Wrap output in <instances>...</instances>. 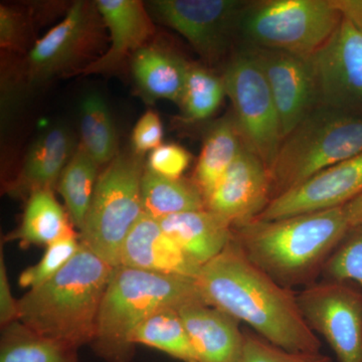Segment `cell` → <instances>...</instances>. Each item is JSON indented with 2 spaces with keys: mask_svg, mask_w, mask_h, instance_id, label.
<instances>
[{
  "mask_svg": "<svg viewBox=\"0 0 362 362\" xmlns=\"http://www.w3.org/2000/svg\"><path fill=\"white\" fill-rule=\"evenodd\" d=\"M243 362H332L321 352H292L276 346L252 331L245 330Z\"/></svg>",
  "mask_w": 362,
  "mask_h": 362,
  "instance_id": "obj_32",
  "label": "cell"
},
{
  "mask_svg": "<svg viewBox=\"0 0 362 362\" xmlns=\"http://www.w3.org/2000/svg\"><path fill=\"white\" fill-rule=\"evenodd\" d=\"M221 78L243 141L270 169L284 136L265 75L249 47L233 56Z\"/></svg>",
  "mask_w": 362,
  "mask_h": 362,
  "instance_id": "obj_8",
  "label": "cell"
},
{
  "mask_svg": "<svg viewBox=\"0 0 362 362\" xmlns=\"http://www.w3.org/2000/svg\"><path fill=\"white\" fill-rule=\"evenodd\" d=\"M322 277L332 282H356L362 288V226L350 228L326 264Z\"/></svg>",
  "mask_w": 362,
  "mask_h": 362,
  "instance_id": "obj_31",
  "label": "cell"
},
{
  "mask_svg": "<svg viewBox=\"0 0 362 362\" xmlns=\"http://www.w3.org/2000/svg\"><path fill=\"white\" fill-rule=\"evenodd\" d=\"M194 303H204L194 280L115 267L90 346L106 362H130L135 354L130 337L143 321L163 309Z\"/></svg>",
  "mask_w": 362,
  "mask_h": 362,
  "instance_id": "obj_4",
  "label": "cell"
},
{
  "mask_svg": "<svg viewBox=\"0 0 362 362\" xmlns=\"http://www.w3.org/2000/svg\"><path fill=\"white\" fill-rule=\"evenodd\" d=\"M244 147L245 143L233 115L223 117L211 126L194 171V182L204 199L213 192Z\"/></svg>",
  "mask_w": 362,
  "mask_h": 362,
  "instance_id": "obj_23",
  "label": "cell"
},
{
  "mask_svg": "<svg viewBox=\"0 0 362 362\" xmlns=\"http://www.w3.org/2000/svg\"><path fill=\"white\" fill-rule=\"evenodd\" d=\"M73 133L65 126L45 131L28 150L20 173L7 183L6 192L14 199H28L40 190H52L75 154Z\"/></svg>",
  "mask_w": 362,
  "mask_h": 362,
  "instance_id": "obj_19",
  "label": "cell"
},
{
  "mask_svg": "<svg viewBox=\"0 0 362 362\" xmlns=\"http://www.w3.org/2000/svg\"><path fill=\"white\" fill-rule=\"evenodd\" d=\"M342 207L233 228V242L272 280L287 289L315 284L350 230Z\"/></svg>",
  "mask_w": 362,
  "mask_h": 362,
  "instance_id": "obj_2",
  "label": "cell"
},
{
  "mask_svg": "<svg viewBox=\"0 0 362 362\" xmlns=\"http://www.w3.org/2000/svg\"><path fill=\"white\" fill-rule=\"evenodd\" d=\"M163 128L160 118L156 112L148 111L138 120L132 134L133 147L136 153L156 149L160 146Z\"/></svg>",
  "mask_w": 362,
  "mask_h": 362,
  "instance_id": "obj_34",
  "label": "cell"
},
{
  "mask_svg": "<svg viewBox=\"0 0 362 362\" xmlns=\"http://www.w3.org/2000/svg\"><path fill=\"white\" fill-rule=\"evenodd\" d=\"M272 201L269 168L246 145L206 199V209L233 228L254 221Z\"/></svg>",
  "mask_w": 362,
  "mask_h": 362,
  "instance_id": "obj_15",
  "label": "cell"
},
{
  "mask_svg": "<svg viewBox=\"0 0 362 362\" xmlns=\"http://www.w3.org/2000/svg\"><path fill=\"white\" fill-rule=\"evenodd\" d=\"M204 303L244 321L267 341L292 352H320L297 294L252 265L232 242L202 267L197 280Z\"/></svg>",
  "mask_w": 362,
  "mask_h": 362,
  "instance_id": "obj_1",
  "label": "cell"
},
{
  "mask_svg": "<svg viewBox=\"0 0 362 362\" xmlns=\"http://www.w3.org/2000/svg\"><path fill=\"white\" fill-rule=\"evenodd\" d=\"M188 65L185 59L157 47H144L133 54L132 73L143 94L180 104Z\"/></svg>",
  "mask_w": 362,
  "mask_h": 362,
  "instance_id": "obj_21",
  "label": "cell"
},
{
  "mask_svg": "<svg viewBox=\"0 0 362 362\" xmlns=\"http://www.w3.org/2000/svg\"><path fill=\"white\" fill-rule=\"evenodd\" d=\"M158 221L164 232L201 267L216 258L233 240V226L206 209Z\"/></svg>",
  "mask_w": 362,
  "mask_h": 362,
  "instance_id": "obj_20",
  "label": "cell"
},
{
  "mask_svg": "<svg viewBox=\"0 0 362 362\" xmlns=\"http://www.w3.org/2000/svg\"><path fill=\"white\" fill-rule=\"evenodd\" d=\"M18 321V300L9 284L4 252H0V325L1 328Z\"/></svg>",
  "mask_w": 362,
  "mask_h": 362,
  "instance_id": "obj_36",
  "label": "cell"
},
{
  "mask_svg": "<svg viewBox=\"0 0 362 362\" xmlns=\"http://www.w3.org/2000/svg\"><path fill=\"white\" fill-rule=\"evenodd\" d=\"M96 6L110 32L111 45L108 51L80 71L83 75L118 70L131 54L145 47L154 33L153 23L139 0H98Z\"/></svg>",
  "mask_w": 362,
  "mask_h": 362,
  "instance_id": "obj_17",
  "label": "cell"
},
{
  "mask_svg": "<svg viewBox=\"0 0 362 362\" xmlns=\"http://www.w3.org/2000/svg\"><path fill=\"white\" fill-rule=\"evenodd\" d=\"M130 342L160 350L177 361L199 362L177 309H163L143 321Z\"/></svg>",
  "mask_w": 362,
  "mask_h": 362,
  "instance_id": "obj_26",
  "label": "cell"
},
{
  "mask_svg": "<svg viewBox=\"0 0 362 362\" xmlns=\"http://www.w3.org/2000/svg\"><path fill=\"white\" fill-rule=\"evenodd\" d=\"M143 214L159 221L206 209V199L194 181L161 176L145 168L141 181Z\"/></svg>",
  "mask_w": 362,
  "mask_h": 362,
  "instance_id": "obj_24",
  "label": "cell"
},
{
  "mask_svg": "<svg viewBox=\"0 0 362 362\" xmlns=\"http://www.w3.org/2000/svg\"><path fill=\"white\" fill-rule=\"evenodd\" d=\"M247 47L265 75L285 139L318 106L310 59L277 49Z\"/></svg>",
  "mask_w": 362,
  "mask_h": 362,
  "instance_id": "obj_14",
  "label": "cell"
},
{
  "mask_svg": "<svg viewBox=\"0 0 362 362\" xmlns=\"http://www.w3.org/2000/svg\"><path fill=\"white\" fill-rule=\"evenodd\" d=\"M26 20L18 11L0 6V45L11 51L21 49L25 40Z\"/></svg>",
  "mask_w": 362,
  "mask_h": 362,
  "instance_id": "obj_35",
  "label": "cell"
},
{
  "mask_svg": "<svg viewBox=\"0 0 362 362\" xmlns=\"http://www.w3.org/2000/svg\"><path fill=\"white\" fill-rule=\"evenodd\" d=\"M297 302L305 321L325 338L338 362H362V293L325 281L304 288Z\"/></svg>",
  "mask_w": 362,
  "mask_h": 362,
  "instance_id": "obj_10",
  "label": "cell"
},
{
  "mask_svg": "<svg viewBox=\"0 0 362 362\" xmlns=\"http://www.w3.org/2000/svg\"><path fill=\"white\" fill-rule=\"evenodd\" d=\"M361 152L362 116L317 106L286 136L269 169L272 201Z\"/></svg>",
  "mask_w": 362,
  "mask_h": 362,
  "instance_id": "obj_5",
  "label": "cell"
},
{
  "mask_svg": "<svg viewBox=\"0 0 362 362\" xmlns=\"http://www.w3.org/2000/svg\"><path fill=\"white\" fill-rule=\"evenodd\" d=\"M178 312L199 362H243L245 334L240 321L206 303L187 305Z\"/></svg>",
  "mask_w": 362,
  "mask_h": 362,
  "instance_id": "obj_18",
  "label": "cell"
},
{
  "mask_svg": "<svg viewBox=\"0 0 362 362\" xmlns=\"http://www.w3.org/2000/svg\"><path fill=\"white\" fill-rule=\"evenodd\" d=\"M78 233L68 213L52 194V190H40L26 202L21 225L9 233L6 240H16L21 247H47L57 240Z\"/></svg>",
  "mask_w": 362,
  "mask_h": 362,
  "instance_id": "obj_22",
  "label": "cell"
},
{
  "mask_svg": "<svg viewBox=\"0 0 362 362\" xmlns=\"http://www.w3.org/2000/svg\"><path fill=\"white\" fill-rule=\"evenodd\" d=\"M350 228L362 226V192L343 206Z\"/></svg>",
  "mask_w": 362,
  "mask_h": 362,
  "instance_id": "obj_37",
  "label": "cell"
},
{
  "mask_svg": "<svg viewBox=\"0 0 362 362\" xmlns=\"http://www.w3.org/2000/svg\"><path fill=\"white\" fill-rule=\"evenodd\" d=\"M0 362H80L78 349L37 334L16 321L2 328Z\"/></svg>",
  "mask_w": 362,
  "mask_h": 362,
  "instance_id": "obj_25",
  "label": "cell"
},
{
  "mask_svg": "<svg viewBox=\"0 0 362 362\" xmlns=\"http://www.w3.org/2000/svg\"><path fill=\"white\" fill-rule=\"evenodd\" d=\"M190 161V154L175 144L160 145L151 152L147 168L157 175L181 178Z\"/></svg>",
  "mask_w": 362,
  "mask_h": 362,
  "instance_id": "obj_33",
  "label": "cell"
},
{
  "mask_svg": "<svg viewBox=\"0 0 362 362\" xmlns=\"http://www.w3.org/2000/svg\"><path fill=\"white\" fill-rule=\"evenodd\" d=\"M81 247L82 244L78 233L63 238L45 247L42 259L21 274L18 285L30 290L44 284L56 276L76 256Z\"/></svg>",
  "mask_w": 362,
  "mask_h": 362,
  "instance_id": "obj_30",
  "label": "cell"
},
{
  "mask_svg": "<svg viewBox=\"0 0 362 362\" xmlns=\"http://www.w3.org/2000/svg\"><path fill=\"white\" fill-rule=\"evenodd\" d=\"M101 14L96 2L77 1L66 16L37 40L25 59L28 82L42 83L58 76H73L90 65L101 40Z\"/></svg>",
  "mask_w": 362,
  "mask_h": 362,
  "instance_id": "obj_9",
  "label": "cell"
},
{
  "mask_svg": "<svg viewBox=\"0 0 362 362\" xmlns=\"http://www.w3.org/2000/svg\"><path fill=\"white\" fill-rule=\"evenodd\" d=\"M317 105L362 116V26L345 18L310 58Z\"/></svg>",
  "mask_w": 362,
  "mask_h": 362,
  "instance_id": "obj_11",
  "label": "cell"
},
{
  "mask_svg": "<svg viewBox=\"0 0 362 362\" xmlns=\"http://www.w3.org/2000/svg\"><path fill=\"white\" fill-rule=\"evenodd\" d=\"M140 157L118 154L98 177L81 244L111 266L120 265L121 251L130 230L143 216Z\"/></svg>",
  "mask_w": 362,
  "mask_h": 362,
  "instance_id": "obj_6",
  "label": "cell"
},
{
  "mask_svg": "<svg viewBox=\"0 0 362 362\" xmlns=\"http://www.w3.org/2000/svg\"><path fill=\"white\" fill-rule=\"evenodd\" d=\"M114 268L82 245L56 276L18 300V321L74 349L92 344Z\"/></svg>",
  "mask_w": 362,
  "mask_h": 362,
  "instance_id": "obj_3",
  "label": "cell"
},
{
  "mask_svg": "<svg viewBox=\"0 0 362 362\" xmlns=\"http://www.w3.org/2000/svg\"><path fill=\"white\" fill-rule=\"evenodd\" d=\"M226 96L223 78L197 65H188L180 106L188 119L201 121L218 110Z\"/></svg>",
  "mask_w": 362,
  "mask_h": 362,
  "instance_id": "obj_29",
  "label": "cell"
},
{
  "mask_svg": "<svg viewBox=\"0 0 362 362\" xmlns=\"http://www.w3.org/2000/svg\"><path fill=\"white\" fill-rule=\"evenodd\" d=\"M362 192V152L279 195L255 220L276 221L344 206Z\"/></svg>",
  "mask_w": 362,
  "mask_h": 362,
  "instance_id": "obj_13",
  "label": "cell"
},
{
  "mask_svg": "<svg viewBox=\"0 0 362 362\" xmlns=\"http://www.w3.org/2000/svg\"><path fill=\"white\" fill-rule=\"evenodd\" d=\"M119 266L194 281L202 269L164 232L158 221L145 214L126 238Z\"/></svg>",
  "mask_w": 362,
  "mask_h": 362,
  "instance_id": "obj_16",
  "label": "cell"
},
{
  "mask_svg": "<svg viewBox=\"0 0 362 362\" xmlns=\"http://www.w3.org/2000/svg\"><path fill=\"white\" fill-rule=\"evenodd\" d=\"M249 2L238 0H157L150 2L158 20L180 33L207 62L225 54Z\"/></svg>",
  "mask_w": 362,
  "mask_h": 362,
  "instance_id": "obj_12",
  "label": "cell"
},
{
  "mask_svg": "<svg viewBox=\"0 0 362 362\" xmlns=\"http://www.w3.org/2000/svg\"><path fill=\"white\" fill-rule=\"evenodd\" d=\"M81 109V146L99 165L110 163L117 156L116 131L103 98L88 95Z\"/></svg>",
  "mask_w": 362,
  "mask_h": 362,
  "instance_id": "obj_28",
  "label": "cell"
},
{
  "mask_svg": "<svg viewBox=\"0 0 362 362\" xmlns=\"http://www.w3.org/2000/svg\"><path fill=\"white\" fill-rule=\"evenodd\" d=\"M99 164L78 145L75 154L66 164L59 177V194L65 202L66 213L78 233L84 226L89 211L95 187H96Z\"/></svg>",
  "mask_w": 362,
  "mask_h": 362,
  "instance_id": "obj_27",
  "label": "cell"
},
{
  "mask_svg": "<svg viewBox=\"0 0 362 362\" xmlns=\"http://www.w3.org/2000/svg\"><path fill=\"white\" fill-rule=\"evenodd\" d=\"M334 0H268L247 4L238 32L251 47L310 59L337 30Z\"/></svg>",
  "mask_w": 362,
  "mask_h": 362,
  "instance_id": "obj_7",
  "label": "cell"
}]
</instances>
